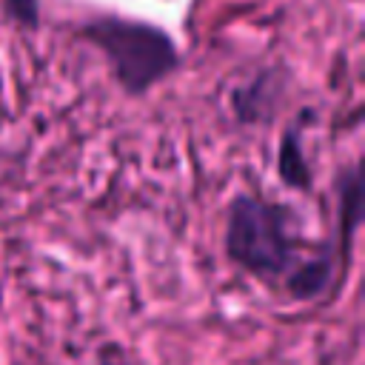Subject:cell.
<instances>
[{"mask_svg":"<svg viewBox=\"0 0 365 365\" xmlns=\"http://www.w3.org/2000/svg\"><path fill=\"white\" fill-rule=\"evenodd\" d=\"M6 11L20 23V26H29V29H37V20H40V6L37 0H3Z\"/></svg>","mask_w":365,"mask_h":365,"instance_id":"4","label":"cell"},{"mask_svg":"<svg viewBox=\"0 0 365 365\" xmlns=\"http://www.w3.org/2000/svg\"><path fill=\"white\" fill-rule=\"evenodd\" d=\"M279 177L291 188H308L311 185V168L302 154V125L294 123L279 145Z\"/></svg>","mask_w":365,"mask_h":365,"instance_id":"3","label":"cell"},{"mask_svg":"<svg viewBox=\"0 0 365 365\" xmlns=\"http://www.w3.org/2000/svg\"><path fill=\"white\" fill-rule=\"evenodd\" d=\"M83 34L106 54L117 83L131 94L148 91L154 83L165 80L180 66L174 40L151 23L97 17L86 23Z\"/></svg>","mask_w":365,"mask_h":365,"instance_id":"2","label":"cell"},{"mask_svg":"<svg viewBox=\"0 0 365 365\" xmlns=\"http://www.w3.org/2000/svg\"><path fill=\"white\" fill-rule=\"evenodd\" d=\"M294 211L254 194L234 197L225 225L228 257L257 277L291 274L302 259L297 254Z\"/></svg>","mask_w":365,"mask_h":365,"instance_id":"1","label":"cell"}]
</instances>
